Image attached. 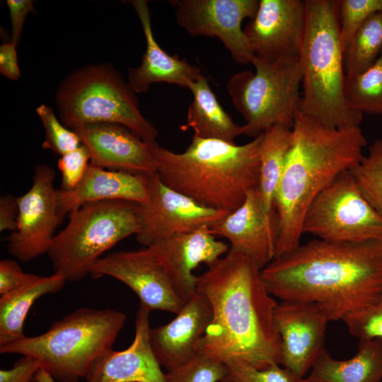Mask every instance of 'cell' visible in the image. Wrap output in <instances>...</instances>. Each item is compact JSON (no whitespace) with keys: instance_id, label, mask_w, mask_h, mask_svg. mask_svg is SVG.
<instances>
[{"instance_id":"6da1fadb","label":"cell","mask_w":382,"mask_h":382,"mask_svg":"<svg viewBox=\"0 0 382 382\" xmlns=\"http://www.w3.org/2000/svg\"><path fill=\"white\" fill-rule=\"evenodd\" d=\"M197 276V291L209 301L212 320L202 352L224 364L241 361L258 369L280 364L281 339L274 324L278 303L261 269L247 255L229 248Z\"/></svg>"},{"instance_id":"7a4b0ae2","label":"cell","mask_w":382,"mask_h":382,"mask_svg":"<svg viewBox=\"0 0 382 382\" xmlns=\"http://www.w3.org/2000/svg\"><path fill=\"white\" fill-rule=\"evenodd\" d=\"M281 301L316 303L333 321L370 306L382 291V241L314 239L274 257L261 270Z\"/></svg>"},{"instance_id":"3957f363","label":"cell","mask_w":382,"mask_h":382,"mask_svg":"<svg viewBox=\"0 0 382 382\" xmlns=\"http://www.w3.org/2000/svg\"><path fill=\"white\" fill-rule=\"evenodd\" d=\"M291 130L292 142L274 199V257L300 245L308 208L340 174L361 161L366 145L359 127H330L299 110Z\"/></svg>"},{"instance_id":"277c9868","label":"cell","mask_w":382,"mask_h":382,"mask_svg":"<svg viewBox=\"0 0 382 382\" xmlns=\"http://www.w3.org/2000/svg\"><path fill=\"white\" fill-rule=\"evenodd\" d=\"M262 133L242 145L193 135L185 151H157L156 173L170 188L209 208L231 213L258 186Z\"/></svg>"},{"instance_id":"5b68a950","label":"cell","mask_w":382,"mask_h":382,"mask_svg":"<svg viewBox=\"0 0 382 382\" xmlns=\"http://www.w3.org/2000/svg\"><path fill=\"white\" fill-rule=\"evenodd\" d=\"M305 3L299 110L330 127H359L363 113L350 109L344 97L346 74L340 40L338 1L306 0Z\"/></svg>"},{"instance_id":"8992f818","label":"cell","mask_w":382,"mask_h":382,"mask_svg":"<svg viewBox=\"0 0 382 382\" xmlns=\"http://www.w3.org/2000/svg\"><path fill=\"white\" fill-rule=\"evenodd\" d=\"M125 320V314L115 309L80 308L41 335L1 345L0 353L32 357L40 364V370L57 381L79 382L112 349Z\"/></svg>"},{"instance_id":"52a82bcc","label":"cell","mask_w":382,"mask_h":382,"mask_svg":"<svg viewBox=\"0 0 382 382\" xmlns=\"http://www.w3.org/2000/svg\"><path fill=\"white\" fill-rule=\"evenodd\" d=\"M55 98L61 121L71 130L87 124L115 123L156 142L158 131L142 115L136 93L111 65L74 71L60 83Z\"/></svg>"},{"instance_id":"ba28073f","label":"cell","mask_w":382,"mask_h":382,"mask_svg":"<svg viewBox=\"0 0 382 382\" xmlns=\"http://www.w3.org/2000/svg\"><path fill=\"white\" fill-rule=\"evenodd\" d=\"M138 204L125 200L86 203L72 211L47 253L55 273L78 282L101 255L139 229Z\"/></svg>"},{"instance_id":"9c48e42d","label":"cell","mask_w":382,"mask_h":382,"mask_svg":"<svg viewBox=\"0 0 382 382\" xmlns=\"http://www.w3.org/2000/svg\"><path fill=\"white\" fill-rule=\"evenodd\" d=\"M255 71L233 74L226 88L233 106L243 116V134L256 137L274 125L292 129L301 98L302 72L298 58L273 62L255 57Z\"/></svg>"},{"instance_id":"30bf717a","label":"cell","mask_w":382,"mask_h":382,"mask_svg":"<svg viewBox=\"0 0 382 382\" xmlns=\"http://www.w3.org/2000/svg\"><path fill=\"white\" fill-rule=\"evenodd\" d=\"M302 233L338 243L382 241V215L347 170L311 204L303 220Z\"/></svg>"},{"instance_id":"8fae6325","label":"cell","mask_w":382,"mask_h":382,"mask_svg":"<svg viewBox=\"0 0 382 382\" xmlns=\"http://www.w3.org/2000/svg\"><path fill=\"white\" fill-rule=\"evenodd\" d=\"M55 172L47 165L35 167L30 188L16 197L18 214L16 230L7 238L11 255L27 262L47 253L62 221Z\"/></svg>"},{"instance_id":"7c38bea8","label":"cell","mask_w":382,"mask_h":382,"mask_svg":"<svg viewBox=\"0 0 382 382\" xmlns=\"http://www.w3.org/2000/svg\"><path fill=\"white\" fill-rule=\"evenodd\" d=\"M90 274L98 279L112 277L129 286L149 311L161 310L175 314L185 304L159 257L150 247L120 250L101 257Z\"/></svg>"},{"instance_id":"4fadbf2b","label":"cell","mask_w":382,"mask_h":382,"mask_svg":"<svg viewBox=\"0 0 382 382\" xmlns=\"http://www.w3.org/2000/svg\"><path fill=\"white\" fill-rule=\"evenodd\" d=\"M177 23L190 35L216 37L238 64L251 63L254 55L242 29L255 15L258 0H170Z\"/></svg>"},{"instance_id":"5bb4252c","label":"cell","mask_w":382,"mask_h":382,"mask_svg":"<svg viewBox=\"0 0 382 382\" xmlns=\"http://www.w3.org/2000/svg\"><path fill=\"white\" fill-rule=\"evenodd\" d=\"M137 241L149 246L173 236L210 227L229 213L203 206L166 185L156 173L149 176V199L138 204Z\"/></svg>"},{"instance_id":"9a60e30c","label":"cell","mask_w":382,"mask_h":382,"mask_svg":"<svg viewBox=\"0 0 382 382\" xmlns=\"http://www.w3.org/2000/svg\"><path fill=\"white\" fill-rule=\"evenodd\" d=\"M305 23V1L260 0L243 31L254 57L273 62L299 57Z\"/></svg>"},{"instance_id":"2e32d148","label":"cell","mask_w":382,"mask_h":382,"mask_svg":"<svg viewBox=\"0 0 382 382\" xmlns=\"http://www.w3.org/2000/svg\"><path fill=\"white\" fill-rule=\"evenodd\" d=\"M274 320L281 339L279 364L303 378L325 349L328 315L316 303L281 301Z\"/></svg>"},{"instance_id":"e0dca14e","label":"cell","mask_w":382,"mask_h":382,"mask_svg":"<svg viewBox=\"0 0 382 382\" xmlns=\"http://www.w3.org/2000/svg\"><path fill=\"white\" fill-rule=\"evenodd\" d=\"M88 149L90 163L105 169L151 175L156 173L157 142L146 141L115 123H94L72 129Z\"/></svg>"},{"instance_id":"ac0fdd59","label":"cell","mask_w":382,"mask_h":382,"mask_svg":"<svg viewBox=\"0 0 382 382\" xmlns=\"http://www.w3.org/2000/svg\"><path fill=\"white\" fill-rule=\"evenodd\" d=\"M212 317L209 301L197 291L171 321L150 328V345L161 366L170 371L199 354Z\"/></svg>"},{"instance_id":"d6986e66","label":"cell","mask_w":382,"mask_h":382,"mask_svg":"<svg viewBox=\"0 0 382 382\" xmlns=\"http://www.w3.org/2000/svg\"><path fill=\"white\" fill-rule=\"evenodd\" d=\"M209 232L226 238L230 249L247 255L261 270L274 257L276 221L263 211L257 187L248 192L241 207L209 227Z\"/></svg>"},{"instance_id":"ffe728a7","label":"cell","mask_w":382,"mask_h":382,"mask_svg":"<svg viewBox=\"0 0 382 382\" xmlns=\"http://www.w3.org/2000/svg\"><path fill=\"white\" fill-rule=\"evenodd\" d=\"M146 247L156 253L185 302L197 292L193 270L202 263L210 265L229 250L227 244L209 232L207 226Z\"/></svg>"},{"instance_id":"44dd1931","label":"cell","mask_w":382,"mask_h":382,"mask_svg":"<svg viewBox=\"0 0 382 382\" xmlns=\"http://www.w3.org/2000/svg\"><path fill=\"white\" fill-rule=\"evenodd\" d=\"M150 312L139 303L132 344L124 350L105 352L94 363L85 382H166L149 342Z\"/></svg>"},{"instance_id":"7402d4cb","label":"cell","mask_w":382,"mask_h":382,"mask_svg":"<svg viewBox=\"0 0 382 382\" xmlns=\"http://www.w3.org/2000/svg\"><path fill=\"white\" fill-rule=\"evenodd\" d=\"M139 19L146 40V50L141 64L130 68L128 83L136 93H146L156 83L175 84L188 88L189 85L203 74L201 69L187 59L166 52L158 44L153 34L151 14L147 1H129Z\"/></svg>"},{"instance_id":"603a6c76","label":"cell","mask_w":382,"mask_h":382,"mask_svg":"<svg viewBox=\"0 0 382 382\" xmlns=\"http://www.w3.org/2000/svg\"><path fill=\"white\" fill-rule=\"evenodd\" d=\"M149 176L108 170L90 163L76 187L69 192L59 190L60 214L64 218L81 205L96 201L146 204L149 199Z\"/></svg>"},{"instance_id":"cb8c5ba5","label":"cell","mask_w":382,"mask_h":382,"mask_svg":"<svg viewBox=\"0 0 382 382\" xmlns=\"http://www.w3.org/2000/svg\"><path fill=\"white\" fill-rule=\"evenodd\" d=\"M306 379V382H381L382 338L359 341L357 352L347 360L332 358L325 349Z\"/></svg>"},{"instance_id":"d4e9b609","label":"cell","mask_w":382,"mask_h":382,"mask_svg":"<svg viewBox=\"0 0 382 382\" xmlns=\"http://www.w3.org/2000/svg\"><path fill=\"white\" fill-rule=\"evenodd\" d=\"M66 281L55 272L50 276L36 275L22 286L1 296L0 346L25 337L24 323L34 303L42 296L60 291Z\"/></svg>"},{"instance_id":"484cf974","label":"cell","mask_w":382,"mask_h":382,"mask_svg":"<svg viewBox=\"0 0 382 382\" xmlns=\"http://www.w3.org/2000/svg\"><path fill=\"white\" fill-rule=\"evenodd\" d=\"M188 89L193 99L187 110V126L194 130L195 136L234 143L243 134V125L234 122L223 109L204 75L192 82Z\"/></svg>"},{"instance_id":"4316f807","label":"cell","mask_w":382,"mask_h":382,"mask_svg":"<svg viewBox=\"0 0 382 382\" xmlns=\"http://www.w3.org/2000/svg\"><path fill=\"white\" fill-rule=\"evenodd\" d=\"M292 142L291 129L274 125L262 132L259 146L257 191L263 211L274 219V199Z\"/></svg>"},{"instance_id":"83f0119b","label":"cell","mask_w":382,"mask_h":382,"mask_svg":"<svg viewBox=\"0 0 382 382\" xmlns=\"http://www.w3.org/2000/svg\"><path fill=\"white\" fill-rule=\"evenodd\" d=\"M382 52V9L371 14L354 35L345 52L347 76L369 69Z\"/></svg>"},{"instance_id":"f1b7e54d","label":"cell","mask_w":382,"mask_h":382,"mask_svg":"<svg viewBox=\"0 0 382 382\" xmlns=\"http://www.w3.org/2000/svg\"><path fill=\"white\" fill-rule=\"evenodd\" d=\"M344 97L347 105L353 110L382 115V52L364 72L345 76Z\"/></svg>"},{"instance_id":"f546056e","label":"cell","mask_w":382,"mask_h":382,"mask_svg":"<svg viewBox=\"0 0 382 382\" xmlns=\"http://www.w3.org/2000/svg\"><path fill=\"white\" fill-rule=\"evenodd\" d=\"M349 170L365 197L382 215V139L375 140L368 155Z\"/></svg>"},{"instance_id":"4dcf8cb0","label":"cell","mask_w":382,"mask_h":382,"mask_svg":"<svg viewBox=\"0 0 382 382\" xmlns=\"http://www.w3.org/2000/svg\"><path fill=\"white\" fill-rule=\"evenodd\" d=\"M381 9L382 0L338 1L340 40L344 53L366 20Z\"/></svg>"},{"instance_id":"1f68e13d","label":"cell","mask_w":382,"mask_h":382,"mask_svg":"<svg viewBox=\"0 0 382 382\" xmlns=\"http://www.w3.org/2000/svg\"><path fill=\"white\" fill-rule=\"evenodd\" d=\"M36 112L45 129V139L42 144L44 149L61 156L82 144L79 135L59 121L51 107L41 104Z\"/></svg>"},{"instance_id":"d6a6232c","label":"cell","mask_w":382,"mask_h":382,"mask_svg":"<svg viewBox=\"0 0 382 382\" xmlns=\"http://www.w3.org/2000/svg\"><path fill=\"white\" fill-rule=\"evenodd\" d=\"M226 371L224 364L201 351L187 362L165 374L166 382H220Z\"/></svg>"},{"instance_id":"836d02e7","label":"cell","mask_w":382,"mask_h":382,"mask_svg":"<svg viewBox=\"0 0 382 382\" xmlns=\"http://www.w3.org/2000/svg\"><path fill=\"white\" fill-rule=\"evenodd\" d=\"M226 371L220 382H306L289 369L274 364L265 369H258L241 361L225 364Z\"/></svg>"},{"instance_id":"e575fe53","label":"cell","mask_w":382,"mask_h":382,"mask_svg":"<svg viewBox=\"0 0 382 382\" xmlns=\"http://www.w3.org/2000/svg\"><path fill=\"white\" fill-rule=\"evenodd\" d=\"M342 321L359 341L382 338V291L370 306Z\"/></svg>"},{"instance_id":"d590c367","label":"cell","mask_w":382,"mask_h":382,"mask_svg":"<svg viewBox=\"0 0 382 382\" xmlns=\"http://www.w3.org/2000/svg\"><path fill=\"white\" fill-rule=\"evenodd\" d=\"M90 162V152L83 144L61 156L57 161L62 174V187L59 190L69 192L76 187L83 179Z\"/></svg>"},{"instance_id":"8d00e7d4","label":"cell","mask_w":382,"mask_h":382,"mask_svg":"<svg viewBox=\"0 0 382 382\" xmlns=\"http://www.w3.org/2000/svg\"><path fill=\"white\" fill-rule=\"evenodd\" d=\"M36 274L25 273L15 260L0 261V295L9 293L32 280Z\"/></svg>"},{"instance_id":"74e56055","label":"cell","mask_w":382,"mask_h":382,"mask_svg":"<svg viewBox=\"0 0 382 382\" xmlns=\"http://www.w3.org/2000/svg\"><path fill=\"white\" fill-rule=\"evenodd\" d=\"M40 369V364L36 359L21 355L11 369L0 370V382H32Z\"/></svg>"},{"instance_id":"f35d334b","label":"cell","mask_w":382,"mask_h":382,"mask_svg":"<svg viewBox=\"0 0 382 382\" xmlns=\"http://www.w3.org/2000/svg\"><path fill=\"white\" fill-rule=\"evenodd\" d=\"M11 21V42L16 46L21 42L22 29L27 15L36 13L32 0H7Z\"/></svg>"},{"instance_id":"ab89813d","label":"cell","mask_w":382,"mask_h":382,"mask_svg":"<svg viewBox=\"0 0 382 382\" xmlns=\"http://www.w3.org/2000/svg\"><path fill=\"white\" fill-rule=\"evenodd\" d=\"M0 72L12 81H17L21 76L16 45L11 41L0 46Z\"/></svg>"},{"instance_id":"60d3db41","label":"cell","mask_w":382,"mask_h":382,"mask_svg":"<svg viewBox=\"0 0 382 382\" xmlns=\"http://www.w3.org/2000/svg\"><path fill=\"white\" fill-rule=\"evenodd\" d=\"M18 209L16 197L6 195L0 199V231L14 232L17 228Z\"/></svg>"}]
</instances>
